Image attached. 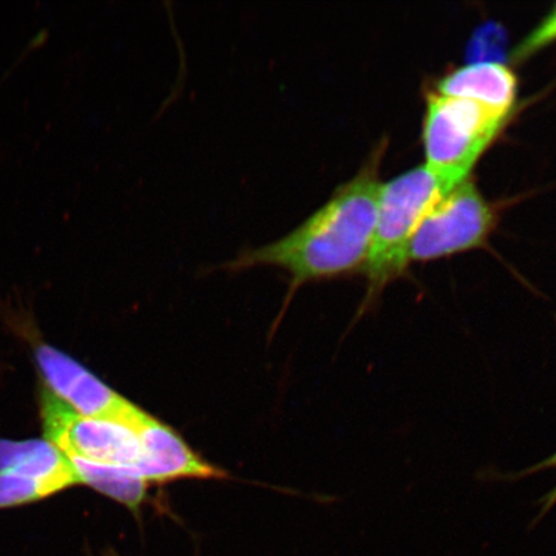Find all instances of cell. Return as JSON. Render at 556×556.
Wrapping results in <instances>:
<instances>
[{"label":"cell","instance_id":"6da1fadb","mask_svg":"<svg viewBox=\"0 0 556 556\" xmlns=\"http://www.w3.org/2000/svg\"><path fill=\"white\" fill-rule=\"evenodd\" d=\"M382 148L301 225L266 245L242 250L224 268L287 270L290 285L285 305L305 283L363 274L377 225Z\"/></svg>","mask_w":556,"mask_h":556},{"label":"cell","instance_id":"7a4b0ae2","mask_svg":"<svg viewBox=\"0 0 556 556\" xmlns=\"http://www.w3.org/2000/svg\"><path fill=\"white\" fill-rule=\"evenodd\" d=\"M452 189L426 165L382 185L370 253L363 274L367 288L354 321L378 304L389 283L405 275L408 250L424 215Z\"/></svg>","mask_w":556,"mask_h":556},{"label":"cell","instance_id":"3957f363","mask_svg":"<svg viewBox=\"0 0 556 556\" xmlns=\"http://www.w3.org/2000/svg\"><path fill=\"white\" fill-rule=\"evenodd\" d=\"M509 115L489 104L432 90L422 127L427 168L454 189L470 177Z\"/></svg>","mask_w":556,"mask_h":556},{"label":"cell","instance_id":"277c9868","mask_svg":"<svg viewBox=\"0 0 556 556\" xmlns=\"http://www.w3.org/2000/svg\"><path fill=\"white\" fill-rule=\"evenodd\" d=\"M495 219L475 180H463L424 215L409 245V263L447 258L483 247Z\"/></svg>","mask_w":556,"mask_h":556},{"label":"cell","instance_id":"5b68a950","mask_svg":"<svg viewBox=\"0 0 556 556\" xmlns=\"http://www.w3.org/2000/svg\"><path fill=\"white\" fill-rule=\"evenodd\" d=\"M40 402L46 440L67 457L136 467L141 456L138 429L122 421L76 414L46 387Z\"/></svg>","mask_w":556,"mask_h":556},{"label":"cell","instance_id":"8992f818","mask_svg":"<svg viewBox=\"0 0 556 556\" xmlns=\"http://www.w3.org/2000/svg\"><path fill=\"white\" fill-rule=\"evenodd\" d=\"M34 354L45 387L76 414L122 421L136 429L148 419V413L125 400L66 353L39 343L34 348Z\"/></svg>","mask_w":556,"mask_h":556},{"label":"cell","instance_id":"52a82bcc","mask_svg":"<svg viewBox=\"0 0 556 556\" xmlns=\"http://www.w3.org/2000/svg\"><path fill=\"white\" fill-rule=\"evenodd\" d=\"M141 456L134 468L151 484H165L179 479H224L226 471L199 456L182 437L149 415L138 428Z\"/></svg>","mask_w":556,"mask_h":556},{"label":"cell","instance_id":"ba28073f","mask_svg":"<svg viewBox=\"0 0 556 556\" xmlns=\"http://www.w3.org/2000/svg\"><path fill=\"white\" fill-rule=\"evenodd\" d=\"M3 471L43 483L53 495L79 484L70 458L47 440L0 438V472Z\"/></svg>","mask_w":556,"mask_h":556},{"label":"cell","instance_id":"9c48e42d","mask_svg":"<svg viewBox=\"0 0 556 556\" xmlns=\"http://www.w3.org/2000/svg\"><path fill=\"white\" fill-rule=\"evenodd\" d=\"M434 92L478 101L511 113L518 83L511 70L498 62H472L444 75L437 83Z\"/></svg>","mask_w":556,"mask_h":556},{"label":"cell","instance_id":"30bf717a","mask_svg":"<svg viewBox=\"0 0 556 556\" xmlns=\"http://www.w3.org/2000/svg\"><path fill=\"white\" fill-rule=\"evenodd\" d=\"M79 484L90 486L103 496L138 513L148 496L150 484L134 468L99 464L68 457Z\"/></svg>","mask_w":556,"mask_h":556},{"label":"cell","instance_id":"8fae6325","mask_svg":"<svg viewBox=\"0 0 556 556\" xmlns=\"http://www.w3.org/2000/svg\"><path fill=\"white\" fill-rule=\"evenodd\" d=\"M556 41V4L554 9L547 13L545 18L534 27V29L520 41L514 51V60L521 62L532 58L533 54L544 50V48L555 43Z\"/></svg>","mask_w":556,"mask_h":556},{"label":"cell","instance_id":"7c38bea8","mask_svg":"<svg viewBox=\"0 0 556 556\" xmlns=\"http://www.w3.org/2000/svg\"><path fill=\"white\" fill-rule=\"evenodd\" d=\"M548 469H556V452H554L553 455L544 458V460H541L536 464L531 465L530 468H527V469L518 471V472H514V475L506 477V479L510 478V479H513V481H516V479L538 475V472L548 470ZM555 504H556V486L551 492H548L547 495H545L544 497H542L540 500L541 511H540V516L536 520V523L541 518H544L546 516L547 511L552 510V507Z\"/></svg>","mask_w":556,"mask_h":556}]
</instances>
